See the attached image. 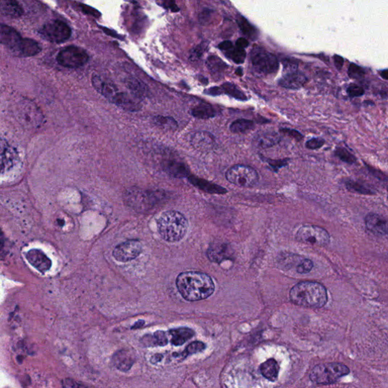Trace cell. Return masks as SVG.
Masks as SVG:
<instances>
[{
	"label": "cell",
	"instance_id": "1",
	"mask_svg": "<svg viewBox=\"0 0 388 388\" xmlns=\"http://www.w3.org/2000/svg\"><path fill=\"white\" fill-rule=\"evenodd\" d=\"M176 286L182 297L189 302L205 300L215 290V285L211 277L199 272L180 274L177 278Z\"/></svg>",
	"mask_w": 388,
	"mask_h": 388
},
{
	"label": "cell",
	"instance_id": "2",
	"mask_svg": "<svg viewBox=\"0 0 388 388\" xmlns=\"http://www.w3.org/2000/svg\"><path fill=\"white\" fill-rule=\"evenodd\" d=\"M290 299L296 305L310 308H322L328 302V292L322 284L303 282L292 287Z\"/></svg>",
	"mask_w": 388,
	"mask_h": 388
},
{
	"label": "cell",
	"instance_id": "3",
	"mask_svg": "<svg viewBox=\"0 0 388 388\" xmlns=\"http://www.w3.org/2000/svg\"><path fill=\"white\" fill-rule=\"evenodd\" d=\"M157 226L162 238L173 243L183 238L188 229V222L180 212L168 211L158 218Z\"/></svg>",
	"mask_w": 388,
	"mask_h": 388
},
{
	"label": "cell",
	"instance_id": "4",
	"mask_svg": "<svg viewBox=\"0 0 388 388\" xmlns=\"http://www.w3.org/2000/svg\"><path fill=\"white\" fill-rule=\"evenodd\" d=\"M92 83L94 88L109 100L112 103L121 107L125 110L136 112L140 110V104L135 99L129 97L127 94L120 91L113 83L105 81L97 75H93Z\"/></svg>",
	"mask_w": 388,
	"mask_h": 388
},
{
	"label": "cell",
	"instance_id": "5",
	"mask_svg": "<svg viewBox=\"0 0 388 388\" xmlns=\"http://www.w3.org/2000/svg\"><path fill=\"white\" fill-rule=\"evenodd\" d=\"M164 198L165 196L161 192L142 190L137 187L128 190L124 197L126 204L138 212L151 209Z\"/></svg>",
	"mask_w": 388,
	"mask_h": 388
},
{
	"label": "cell",
	"instance_id": "6",
	"mask_svg": "<svg viewBox=\"0 0 388 388\" xmlns=\"http://www.w3.org/2000/svg\"><path fill=\"white\" fill-rule=\"evenodd\" d=\"M350 373L348 367L342 363H325L316 365L310 372L311 382L317 385L335 383L342 377Z\"/></svg>",
	"mask_w": 388,
	"mask_h": 388
},
{
	"label": "cell",
	"instance_id": "7",
	"mask_svg": "<svg viewBox=\"0 0 388 388\" xmlns=\"http://www.w3.org/2000/svg\"><path fill=\"white\" fill-rule=\"evenodd\" d=\"M251 62L254 70L261 75H273L279 68L276 56L258 47L252 50Z\"/></svg>",
	"mask_w": 388,
	"mask_h": 388
},
{
	"label": "cell",
	"instance_id": "8",
	"mask_svg": "<svg viewBox=\"0 0 388 388\" xmlns=\"http://www.w3.org/2000/svg\"><path fill=\"white\" fill-rule=\"evenodd\" d=\"M226 179L230 183L240 187H254L259 181L257 170L250 166L236 165L226 172Z\"/></svg>",
	"mask_w": 388,
	"mask_h": 388
},
{
	"label": "cell",
	"instance_id": "9",
	"mask_svg": "<svg viewBox=\"0 0 388 388\" xmlns=\"http://www.w3.org/2000/svg\"><path fill=\"white\" fill-rule=\"evenodd\" d=\"M87 52L80 47L69 46L61 50L57 55L58 63L65 68L76 69L88 62Z\"/></svg>",
	"mask_w": 388,
	"mask_h": 388
},
{
	"label": "cell",
	"instance_id": "10",
	"mask_svg": "<svg viewBox=\"0 0 388 388\" xmlns=\"http://www.w3.org/2000/svg\"><path fill=\"white\" fill-rule=\"evenodd\" d=\"M297 239L300 242L311 245L324 247L330 242V236L325 229L315 225H305L299 229Z\"/></svg>",
	"mask_w": 388,
	"mask_h": 388
},
{
	"label": "cell",
	"instance_id": "11",
	"mask_svg": "<svg viewBox=\"0 0 388 388\" xmlns=\"http://www.w3.org/2000/svg\"><path fill=\"white\" fill-rule=\"evenodd\" d=\"M40 33L46 40L61 44L70 38L72 30L65 22L55 20L46 24L40 30Z\"/></svg>",
	"mask_w": 388,
	"mask_h": 388
},
{
	"label": "cell",
	"instance_id": "12",
	"mask_svg": "<svg viewBox=\"0 0 388 388\" xmlns=\"http://www.w3.org/2000/svg\"><path fill=\"white\" fill-rule=\"evenodd\" d=\"M141 252L140 242L137 240H130L117 246L112 255L117 261L126 262L137 258Z\"/></svg>",
	"mask_w": 388,
	"mask_h": 388
},
{
	"label": "cell",
	"instance_id": "13",
	"mask_svg": "<svg viewBox=\"0 0 388 388\" xmlns=\"http://www.w3.org/2000/svg\"><path fill=\"white\" fill-rule=\"evenodd\" d=\"M19 164V155L6 141L0 139V175L12 172Z\"/></svg>",
	"mask_w": 388,
	"mask_h": 388
},
{
	"label": "cell",
	"instance_id": "14",
	"mask_svg": "<svg viewBox=\"0 0 388 388\" xmlns=\"http://www.w3.org/2000/svg\"><path fill=\"white\" fill-rule=\"evenodd\" d=\"M22 40L23 38L20 33L15 29L8 25H0V44L18 52Z\"/></svg>",
	"mask_w": 388,
	"mask_h": 388
},
{
	"label": "cell",
	"instance_id": "15",
	"mask_svg": "<svg viewBox=\"0 0 388 388\" xmlns=\"http://www.w3.org/2000/svg\"><path fill=\"white\" fill-rule=\"evenodd\" d=\"M307 78L304 74L298 70L285 72L283 77L278 81L281 87L286 89L297 90L301 88L307 83Z\"/></svg>",
	"mask_w": 388,
	"mask_h": 388
},
{
	"label": "cell",
	"instance_id": "16",
	"mask_svg": "<svg viewBox=\"0 0 388 388\" xmlns=\"http://www.w3.org/2000/svg\"><path fill=\"white\" fill-rule=\"evenodd\" d=\"M281 139L280 134L275 130H260L254 136V143L258 148L266 149L278 144Z\"/></svg>",
	"mask_w": 388,
	"mask_h": 388
},
{
	"label": "cell",
	"instance_id": "17",
	"mask_svg": "<svg viewBox=\"0 0 388 388\" xmlns=\"http://www.w3.org/2000/svg\"><path fill=\"white\" fill-rule=\"evenodd\" d=\"M365 225L370 232L377 236H385L388 233L386 219L375 213H370L365 217Z\"/></svg>",
	"mask_w": 388,
	"mask_h": 388
},
{
	"label": "cell",
	"instance_id": "18",
	"mask_svg": "<svg viewBox=\"0 0 388 388\" xmlns=\"http://www.w3.org/2000/svg\"><path fill=\"white\" fill-rule=\"evenodd\" d=\"M26 258L32 266L43 273L47 272L52 265L50 259L43 252L36 249L30 250L27 253Z\"/></svg>",
	"mask_w": 388,
	"mask_h": 388
},
{
	"label": "cell",
	"instance_id": "19",
	"mask_svg": "<svg viewBox=\"0 0 388 388\" xmlns=\"http://www.w3.org/2000/svg\"><path fill=\"white\" fill-rule=\"evenodd\" d=\"M208 259L215 262H221L231 257V249L226 243H215L208 250Z\"/></svg>",
	"mask_w": 388,
	"mask_h": 388
},
{
	"label": "cell",
	"instance_id": "20",
	"mask_svg": "<svg viewBox=\"0 0 388 388\" xmlns=\"http://www.w3.org/2000/svg\"><path fill=\"white\" fill-rule=\"evenodd\" d=\"M112 362L118 369L127 372L134 363L135 357L130 351L121 350L113 356Z\"/></svg>",
	"mask_w": 388,
	"mask_h": 388
},
{
	"label": "cell",
	"instance_id": "21",
	"mask_svg": "<svg viewBox=\"0 0 388 388\" xmlns=\"http://www.w3.org/2000/svg\"><path fill=\"white\" fill-rule=\"evenodd\" d=\"M226 94L233 98L239 100H247V96L243 91L240 90L237 86L232 83H225L221 87H212L208 90L210 95H220L222 94Z\"/></svg>",
	"mask_w": 388,
	"mask_h": 388
},
{
	"label": "cell",
	"instance_id": "22",
	"mask_svg": "<svg viewBox=\"0 0 388 388\" xmlns=\"http://www.w3.org/2000/svg\"><path fill=\"white\" fill-rule=\"evenodd\" d=\"M188 180L194 186L198 187L200 190L207 192V193H214V194H224L227 193L226 189L221 187L219 185L211 183L204 179H200L194 176H188Z\"/></svg>",
	"mask_w": 388,
	"mask_h": 388
},
{
	"label": "cell",
	"instance_id": "23",
	"mask_svg": "<svg viewBox=\"0 0 388 388\" xmlns=\"http://www.w3.org/2000/svg\"><path fill=\"white\" fill-rule=\"evenodd\" d=\"M280 367L274 359H269L259 367L260 372L265 378L271 382H275L279 374Z\"/></svg>",
	"mask_w": 388,
	"mask_h": 388
},
{
	"label": "cell",
	"instance_id": "24",
	"mask_svg": "<svg viewBox=\"0 0 388 388\" xmlns=\"http://www.w3.org/2000/svg\"><path fill=\"white\" fill-rule=\"evenodd\" d=\"M172 336V343L175 346H181L185 342L194 336V332L188 328H179L169 332Z\"/></svg>",
	"mask_w": 388,
	"mask_h": 388
},
{
	"label": "cell",
	"instance_id": "25",
	"mask_svg": "<svg viewBox=\"0 0 388 388\" xmlns=\"http://www.w3.org/2000/svg\"><path fill=\"white\" fill-rule=\"evenodd\" d=\"M0 12L12 18H19L23 14V9L16 0H0Z\"/></svg>",
	"mask_w": 388,
	"mask_h": 388
},
{
	"label": "cell",
	"instance_id": "26",
	"mask_svg": "<svg viewBox=\"0 0 388 388\" xmlns=\"http://www.w3.org/2000/svg\"><path fill=\"white\" fill-rule=\"evenodd\" d=\"M125 84L135 97L138 98L148 97V87L138 79L129 78L125 80Z\"/></svg>",
	"mask_w": 388,
	"mask_h": 388
},
{
	"label": "cell",
	"instance_id": "27",
	"mask_svg": "<svg viewBox=\"0 0 388 388\" xmlns=\"http://www.w3.org/2000/svg\"><path fill=\"white\" fill-rule=\"evenodd\" d=\"M142 341L147 347H163L168 343V338L165 332L158 331L153 335L143 336Z\"/></svg>",
	"mask_w": 388,
	"mask_h": 388
},
{
	"label": "cell",
	"instance_id": "28",
	"mask_svg": "<svg viewBox=\"0 0 388 388\" xmlns=\"http://www.w3.org/2000/svg\"><path fill=\"white\" fill-rule=\"evenodd\" d=\"M165 170L174 178H184L189 175V169L185 164L178 161H171L165 165Z\"/></svg>",
	"mask_w": 388,
	"mask_h": 388
},
{
	"label": "cell",
	"instance_id": "29",
	"mask_svg": "<svg viewBox=\"0 0 388 388\" xmlns=\"http://www.w3.org/2000/svg\"><path fill=\"white\" fill-rule=\"evenodd\" d=\"M190 112L192 115L197 119H209V118H213L217 115L215 108L212 105L206 103H202L193 107Z\"/></svg>",
	"mask_w": 388,
	"mask_h": 388
},
{
	"label": "cell",
	"instance_id": "30",
	"mask_svg": "<svg viewBox=\"0 0 388 388\" xmlns=\"http://www.w3.org/2000/svg\"><path fill=\"white\" fill-rule=\"evenodd\" d=\"M41 48L35 40L25 38L22 40L19 53L24 56H33L40 52Z\"/></svg>",
	"mask_w": 388,
	"mask_h": 388
},
{
	"label": "cell",
	"instance_id": "31",
	"mask_svg": "<svg viewBox=\"0 0 388 388\" xmlns=\"http://www.w3.org/2000/svg\"><path fill=\"white\" fill-rule=\"evenodd\" d=\"M213 143V138L207 132H199L193 136L192 143L197 149L208 148Z\"/></svg>",
	"mask_w": 388,
	"mask_h": 388
},
{
	"label": "cell",
	"instance_id": "32",
	"mask_svg": "<svg viewBox=\"0 0 388 388\" xmlns=\"http://www.w3.org/2000/svg\"><path fill=\"white\" fill-rule=\"evenodd\" d=\"M237 22L238 24L239 27L241 30L242 33L244 35L247 36L251 40H256L257 38L258 32H257V29L244 17H239Z\"/></svg>",
	"mask_w": 388,
	"mask_h": 388
},
{
	"label": "cell",
	"instance_id": "33",
	"mask_svg": "<svg viewBox=\"0 0 388 388\" xmlns=\"http://www.w3.org/2000/svg\"><path fill=\"white\" fill-rule=\"evenodd\" d=\"M254 128V123L253 121L241 119L232 122L230 126V130L233 133H242L252 130Z\"/></svg>",
	"mask_w": 388,
	"mask_h": 388
},
{
	"label": "cell",
	"instance_id": "34",
	"mask_svg": "<svg viewBox=\"0 0 388 388\" xmlns=\"http://www.w3.org/2000/svg\"><path fill=\"white\" fill-rule=\"evenodd\" d=\"M207 65L210 72L215 75H219L223 73L224 71L228 67L222 59L216 56L209 57L207 61Z\"/></svg>",
	"mask_w": 388,
	"mask_h": 388
},
{
	"label": "cell",
	"instance_id": "35",
	"mask_svg": "<svg viewBox=\"0 0 388 388\" xmlns=\"http://www.w3.org/2000/svg\"><path fill=\"white\" fill-rule=\"evenodd\" d=\"M345 186L351 192L364 194V195H372L375 194V192L371 188H368L365 185L362 184L360 182L355 181L348 180L345 181Z\"/></svg>",
	"mask_w": 388,
	"mask_h": 388
},
{
	"label": "cell",
	"instance_id": "36",
	"mask_svg": "<svg viewBox=\"0 0 388 388\" xmlns=\"http://www.w3.org/2000/svg\"><path fill=\"white\" fill-rule=\"evenodd\" d=\"M154 122L156 126L165 130H175L178 128V123L172 117L155 116Z\"/></svg>",
	"mask_w": 388,
	"mask_h": 388
},
{
	"label": "cell",
	"instance_id": "37",
	"mask_svg": "<svg viewBox=\"0 0 388 388\" xmlns=\"http://www.w3.org/2000/svg\"><path fill=\"white\" fill-rule=\"evenodd\" d=\"M226 55L235 63L242 64L245 60L246 51L240 47H232L226 52Z\"/></svg>",
	"mask_w": 388,
	"mask_h": 388
},
{
	"label": "cell",
	"instance_id": "38",
	"mask_svg": "<svg viewBox=\"0 0 388 388\" xmlns=\"http://www.w3.org/2000/svg\"><path fill=\"white\" fill-rule=\"evenodd\" d=\"M335 155L343 162H347L348 164L355 163L357 161V158L347 149L343 148V147H337L335 150Z\"/></svg>",
	"mask_w": 388,
	"mask_h": 388
},
{
	"label": "cell",
	"instance_id": "39",
	"mask_svg": "<svg viewBox=\"0 0 388 388\" xmlns=\"http://www.w3.org/2000/svg\"><path fill=\"white\" fill-rule=\"evenodd\" d=\"M206 349L205 343L200 341H194L187 346L186 350L183 351V357H187L189 355H193L197 353H201Z\"/></svg>",
	"mask_w": 388,
	"mask_h": 388
},
{
	"label": "cell",
	"instance_id": "40",
	"mask_svg": "<svg viewBox=\"0 0 388 388\" xmlns=\"http://www.w3.org/2000/svg\"><path fill=\"white\" fill-rule=\"evenodd\" d=\"M348 75L351 78L361 79L365 75V71L361 67L353 63L349 67Z\"/></svg>",
	"mask_w": 388,
	"mask_h": 388
},
{
	"label": "cell",
	"instance_id": "41",
	"mask_svg": "<svg viewBox=\"0 0 388 388\" xmlns=\"http://www.w3.org/2000/svg\"><path fill=\"white\" fill-rule=\"evenodd\" d=\"M347 94L352 98L354 97H361L364 94V90L362 87L357 85V84H350L347 90Z\"/></svg>",
	"mask_w": 388,
	"mask_h": 388
},
{
	"label": "cell",
	"instance_id": "42",
	"mask_svg": "<svg viewBox=\"0 0 388 388\" xmlns=\"http://www.w3.org/2000/svg\"><path fill=\"white\" fill-rule=\"evenodd\" d=\"M313 268V262L310 259H304L297 266V271L300 274H307Z\"/></svg>",
	"mask_w": 388,
	"mask_h": 388
},
{
	"label": "cell",
	"instance_id": "43",
	"mask_svg": "<svg viewBox=\"0 0 388 388\" xmlns=\"http://www.w3.org/2000/svg\"><path fill=\"white\" fill-rule=\"evenodd\" d=\"M325 141L322 138H312L306 143V147L309 150H318L325 144Z\"/></svg>",
	"mask_w": 388,
	"mask_h": 388
},
{
	"label": "cell",
	"instance_id": "44",
	"mask_svg": "<svg viewBox=\"0 0 388 388\" xmlns=\"http://www.w3.org/2000/svg\"><path fill=\"white\" fill-rule=\"evenodd\" d=\"M281 132L282 133H285V134L288 135L290 136V137H293L294 138L295 140H297V141H300L303 139V135L300 133V132L297 131L296 130H292V129H283L281 130Z\"/></svg>",
	"mask_w": 388,
	"mask_h": 388
},
{
	"label": "cell",
	"instance_id": "45",
	"mask_svg": "<svg viewBox=\"0 0 388 388\" xmlns=\"http://www.w3.org/2000/svg\"><path fill=\"white\" fill-rule=\"evenodd\" d=\"M266 162L269 164L270 166H272L274 170L276 171V169H278L279 168H282V167L285 166L286 165V160H270V159H266Z\"/></svg>",
	"mask_w": 388,
	"mask_h": 388
},
{
	"label": "cell",
	"instance_id": "46",
	"mask_svg": "<svg viewBox=\"0 0 388 388\" xmlns=\"http://www.w3.org/2000/svg\"><path fill=\"white\" fill-rule=\"evenodd\" d=\"M163 5L165 8L170 9L173 12H179L180 10L175 2V0H165Z\"/></svg>",
	"mask_w": 388,
	"mask_h": 388
},
{
	"label": "cell",
	"instance_id": "47",
	"mask_svg": "<svg viewBox=\"0 0 388 388\" xmlns=\"http://www.w3.org/2000/svg\"><path fill=\"white\" fill-rule=\"evenodd\" d=\"M81 7L83 12L89 14V15H93L96 18H99L101 15V14L98 11L96 10L95 8H92V7L88 6V5H82Z\"/></svg>",
	"mask_w": 388,
	"mask_h": 388
},
{
	"label": "cell",
	"instance_id": "48",
	"mask_svg": "<svg viewBox=\"0 0 388 388\" xmlns=\"http://www.w3.org/2000/svg\"><path fill=\"white\" fill-rule=\"evenodd\" d=\"M212 11L209 9H204L202 13L200 15V21L201 23L204 24L208 20L211 15H212Z\"/></svg>",
	"mask_w": 388,
	"mask_h": 388
},
{
	"label": "cell",
	"instance_id": "49",
	"mask_svg": "<svg viewBox=\"0 0 388 388\" xmlns=\"http://www.w3.org/2000/svg\"><path fill=\"white\" fill-rule=\"evenodd\" d=\"M334 61H335V65L336 69H338V70H341L342 67H343V62H344L343 58H342L341 56H340V55H335V56H334Z\"/></svg>",
	"mask_w": 388,
	"mask_h": 388
},
{
	"label": "cell",
	"instance_id": "50",
	"mask_svg": "<svg viewBox=\"0 0 388 388\" xmlns=\"http://www.w3.org/2000/svg\"><path fill=\"white\" fill-rule=\"evenodd\" d=\"M232 47H233V44H232V42L229 41V40L222 42V43H221V44L218 45V48L222 50H225V51H229Z\"/></svg>",
	"mask_w": 388,
	"mask_h": 388
},
{
	"label": "cell",
	"instance_id": "51",
	"mask_svg": "<svg viewBox=\"0 0 388 388\" xmlns=\"http://www.w3.org/2000/svg\"><path fill=\"white\" fill-rule=\"evenodd\" d=\"M248 40L245 38H239L236 42V47H240V48L244 49L248 47Z\"/></svg>",
	"mask_w": 388,
	"mask_h": 388
},
{
	"label": "cell",
	"instance_id": "52",
	"mask_svg": "<svg viewBox=\"0 0 388 388\" xmlns=\"http://www.w3.org/2000/svg\"><path fill=\"white\" fill-rule=\"evenodd\" d=\"M63 386L65 388H78L80 387L81 385H78L74 381L70 380V379H66L63 382Z\"/></svg>",
	"mask_w": 388,
	"mask_h": 388
},
{
	"label": "cell",
	"instance_id": "53",
	"mask_svg": "<svg viewBox=\"0 0 388 388\" xmlns=\"http://www.w3.org/2000/svg\"><path fill=\"white\" fill-rule=\"evenodd\" d=\"M202 49L203 48H202L200 46H198L197 48L194 49V50H193V52H192V58H200V57L201 56L202 53H203V50H202Z\"/></svg>",
	"mask_w": 388,
	"mask_h": 388
},
{
	"label": "cell",
	"instance_id": "54",
	"mask_svg": "<svg viewBox=\"0 0 388 388\" xmlns=\"http://www.w3.org/2000/svg\"><path fill=\"white\" fill-rule=\"evenodd\" d=\"M101 28L103 30V31L105 32L106 34L108 35L112 36V37H116V38H119V36L115 32L112 31V30H108V29L105 28V27H101Z\"/></svg>",
	"mask_w": 388,
	"mask_h": 388
},
{
	"label": "cell",
	"instance_id": "55",
	"mask_svg": "<svg viewBox=\"0 0 388 388\" xmlns=\"http://www.w3.org/2000/svg\"><path fill=\"white\" fill-rule=\"evenodd\" d=\"M388 70H384L382 72H380L381 76L385 80H388Z\"/></svg>",
	"mask_w": 388,
	"mask_h": 388
},
{
	"label": "cell",
	"instance_id": "56",
	"mask_svg": "<svg viewBox=\"0 0 388 388\" xmlns=\"http://www.w3.org/2000/svg\"><path fill=\"white\" fill-rule=\"evenodd\" d=\"M2 246H3V235L0 231V248H2Z\"/></svg>",
	"mask_w": 388,
	"mask_h": 388
},
{
	"label": "cell",
	"instance_id": "57",
	"mask_svg": "<svg viewBox=\"0 0 388 388\" xmlns=\"http://www.w3.org/2000/svg\"><path fill=\"white\" fill-rule=\"evenodd\" d=\"M236 74H237V75H240V76H241V75H243V72H242V69H237V70L236 71Z\"/></svg>",
	"mask_w": 388,
	"mask_h": 388
}]
</instances>
